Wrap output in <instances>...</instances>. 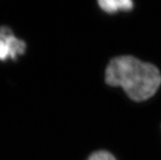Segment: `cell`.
<instances>
[{
  "instance_id": "obj_1",
  "label": "cell",
  "mask_w": 161,
  "mask_h": 160,
  "mask_svg": "<svg viewBox=\"0 0 161 160\" xmlns=\"http://www.w3.org/2000/svg\"><path fill=\"white\" fill-rule=\"evenodd\" d=\"M105 78L108 85L121 87L135 102H143L153 97L161 84L157 67L131 56L112 59L106 67Z\"/></svg>"
},
{
  "instance_id": "obj_2",
  "label": "cell",
  "mask_w": 161,
  "mask_h": 160,
  "mask_svg": "<svg viewBox=\"0 0 161 160\" xmlns=\"http://www.w3.org/2000/svg\"><path fill=\"white\" fill-rule=\"evenodd\" d=\"M25 49L26 43L17 39L9 27H0V61L15 60L24 54Z\"/></svg>"
},
{
  "instance_id": "obj_3",
  "label": "cell",
  "mask_w": 161,
  "mask_h": 160,
  "mask_svg": "<svg viewBox=\"0 0 161 160\" xmlns=\"http://www.w3.org/2000/svg\"><path fill=\"white\" fill-rule=\"evenodd\" d=\"M98 4L102 10L108 13H114L119 11H130L133 3L129 0H101Z\"/></svg>"
},
{
  "instance_id": "obj_4",
  "label": "cell",
  "mask_w": 161,
  "mask_h": 160,
  "mask_svg": "<svg viewBox=\"0 0 161 160\" xmlns=\"http://www.w3.org/2000/svg\"><path fill=\"white\" fill-rule=\"evenodd\" d=\"M87 160H116V158L108 151L100 150L91 154Z\"/></svg>"
}]
</instances>
